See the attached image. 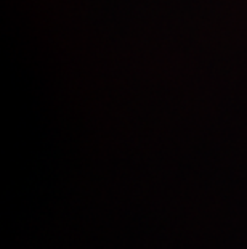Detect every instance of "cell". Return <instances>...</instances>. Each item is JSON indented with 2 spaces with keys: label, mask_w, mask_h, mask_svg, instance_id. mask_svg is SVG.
<instances>
[]
</instances>
